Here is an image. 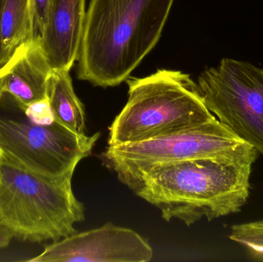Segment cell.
<instances>
[{
    "instance_id": "6da1fadb",
    "label": "cell",
    "mask_w": 263,
    "mask_h": 262,
    "mask_svg": "<svg viewBox=\"0 0 263 262\" xmlns=\"http://www.w3.org/2000/svg\"><path fill=\"white\" fill-rule=\"evenodd\" d=\"M259 154L243 143L223 155L154 166L121 183L157 208L165 221L190 226L202 218L212 221L242 210Z\"/></svg>"
},
{
    "instance_id": "7a4b0ae2",
    "label": "cell",
    "mask_w": 263,
    "mask_h": 262,
    "mask_svg": "<svg viewBox=\"0 0 263 262\" xmlns=\"http://www.w3.org/2000/svg\"><path fill=\"white\" fill-rule=\"evenodd\" d=\"M174 0H90L79 55L78 78L117 86L159 41Z\"/></svg>"
},
{
    "instance_id": "3957f363",
    "label": "cell",
    "mask_w": 263,
    "mask_h": 262,
    "mask_svg": "<svg viewBox=\"0 0 263 262\" xmlns=\"http://www.w3.org/2000/svg\"><path fill=\"white\" fill-rule=\"evenodd\" d=\"M129 98L109 126L108 146L170 135L216 119L188 74L159 69L126 79Z\"/></svg>"
},
{
    "instance_id": "277c9868",
    "label": "cell",
    "mask_w": 263,
    "mask_h": 262,
    "mask_svg": "<svg viewBox=\"0 0 263 262\" xmlns=\"http://www.w3.org/2000/svg\"><path fill=\"white\" fill-rule=\"evenodd\" d=\"M72 175L49 178L0 160V225L30 243H55L77 232L85 210Z\"/></svg>"
},
{
    "instance_id": "5b68a950",
    "label": "cell",
    "mask_w": 263,
    "mask_h": 262,
    "mask_svg": "<svg viewBox=\"0 0 263 262\" xmlns=\"http://www.w3.org/2000/svg\"><path fill=\"white\" fill-rule=\"evenodd\" d=\"M26 106L8 92L0 94V160L49 178L73 175L100 137L78 134L57 121L39 125Z\"/></svg>"
},
{
    "instance_id": "8992f818",
    "label": "cell",
    "mask_w": 263,
    "mask_h": 262,
    "mask_svg": "<svg viewBox=\"0 0 263 262\" xmlns=\"http://www.w3.org/2000/svg\"><path fill=\"white\" fill-rule=\"evenodd\" d=\"M205 106L244 143L263 155V69L225 58L197 82Z\"/></svg>"
},
{
    "instance_id": "52a82bcc",
    "label": "cell",
    "mask_w": 263,
    "mask_h": 262,
    "mask_svg": "<svg viewBox=\"0 0 263 262\" xmlns=\"http://www.w3.org/2000/svg\"><path fill=\"white\" fill-rule=\"evenodd\" d=\"M243 143L216 118L170 135L108 146L100 159L122 182L159 165L223 155Z\"/></svg>"
},
{
    "instance_id": "ba28073f",
    "label": "cell",
    "mask_w": 263,
    "mask_h": 262,
    "mask_svg": "<svg viewBox=\"0 0 263 262\" xmlns=\"http://www.w3.org/2000/svg\"><path fill=\"white\" fill-rule=\"evenodd\" d=\"M153 248L139 233L106 223L102 227L75 232L45 247L31 262H148Z\"/></svg>"
},
{
    "instance_id": "9c48e42d",
    "label": "cell",
    "mask_w": 263,
    "mask_h": 262,
    "mask_svg": "<svg viewBox=\"0 0 263 262\" xmlns=\"http://www.w3.org/2000/svg\"><path fill=\"white\" fill-rule=\"evenodd\" d=\"M86 0H51L40 44L52 71H70L83 40Z\"/></svg>"
},
{
    "instance_id": "30bf717a",
    "label": "cell",
    "mask_w": 263,
    "mask_h": 262,
    "mask_svg": "<svg viewBox=\"0 0 263 262\" xmlns=\"http://www.w3.org/2000/svg\"><path fill=\"white\" fill-rule=\"evenodd\" d=\"M52 72L40 41L26 40L0 67V92H8L27 106L48 96Z\"/></svg>"
},
{
    "instance_id": "8fae6325",
    "label": "cell",
    "mask_w": 263,
    "mask_h": 262,
    "mask_svg": "<svg viewBox=\"0 0 263 262\" xmlns=\"http://www.w3.org/2000/svg\"><path fill=\"white\" fill-rule=\"evenodd\" d=\"M48 98L55 121L78 134H86V112L74 91L69 71H52Z\"/></svg>"
},
{
    "instance_id": "7c38bea8",
    "label": "cell",
    "mask_w": 263,
    "mask_h": 262,
    "mask_svg": "<svg viewBox=\"0 0 263 262\" xmlns=\"http://www.w3.org/2000/svg\"><path fill=\"white\" fill-rule=\"evenodd\" d=\"M32 29L29 0H4L0 16V32L5 50L11 55L30 38Z\"/></svg>"
},
{
    "instance_id": "4fadbf2b",
    "label": "cell",
    "mask_w": 263,
    "mask_h": 262,
    "mask_svg": "<svg viewBox=\"0 0 263 262\" xmlns=\"http://www.w3.org/2000/svg\"><path fill=\"white\" fill-rule=\"evenodd\" d=\"M229 238L243 246L254 259L263 261V219L233 225Z\"/></svg>"
},
{
    "instance_id": "5bb4252c",
    "label": "cell",
    "mask_w": 263,
    "mask_h": 262,
    "mask_svg": "<svg viewBox=\"0 0 263 262\" xmlns=\"http://www.w3.org/2000/svg\"><path fill=\"white\" fill-rule=\"evenodd\" d=\"M29 2L32 17V29L29 39L40 41L44 30L51 0H29Z\"/></svg>"
},
{
    "instance_id": "9a60e30c",
    "label": "cell",
    "mask_w": 263,
    "mask_h": 262,
    "mask_svg": "<svg viewBox=\"0 0 263 262\" xmlns=\"http://www.w3.org/2000/svg\"><path fill=\"white\" fill-rule=\"evenodd\" d=\"M29 119L39 125H51L55 121L48 96L27 105L25 107Z\"/></svg>"
},
{
    "instance_id": "2e32d148",
    "label": "cell",
    "mask_w": 263,
    "mask_h": 262,
    "mask_svg": "<svg viewBox=\"0 0 263 262\" xmlns=\"http://www.w3.org/2000/svg\"><path fill=\"white\" fill-rule=\"evenodd\" d=\"M12 238V234L0 225V249L8 247Z\"/></svg>"
},
{
    "instance_id": "e0dca14e",
    "label": "cell",
    "mask_w": 263,
    "mask_h": 262,
    "mask_svg": "<svg viewBox=\"0 0 263 262\" xmlns=\"http://www.w3.org/2000/svg\"><path fill=\"white\" fill-rule=\"evenodd\" d=\"M3 2H4V0H0V16H1V11L2 8H3ZM10 55L3 48L1 39V32H0V67L7 61L8 58H9Z\"/></svg>"
},
{
    "instance_id": "ac0fdd59",
    "label": "cell",
    "mask_w": 263,
    "mask_h": 262,
    "mask_svg": "<svg viewBox=\"0 0 263 262\" xmlns=\"http://www.w3.org/2000/svg\"><path fill=\"white\" fill-rule=\"evenodd\" d=\"M1 92H0V94H1Z\"/></svg>"
}]
</instances>
